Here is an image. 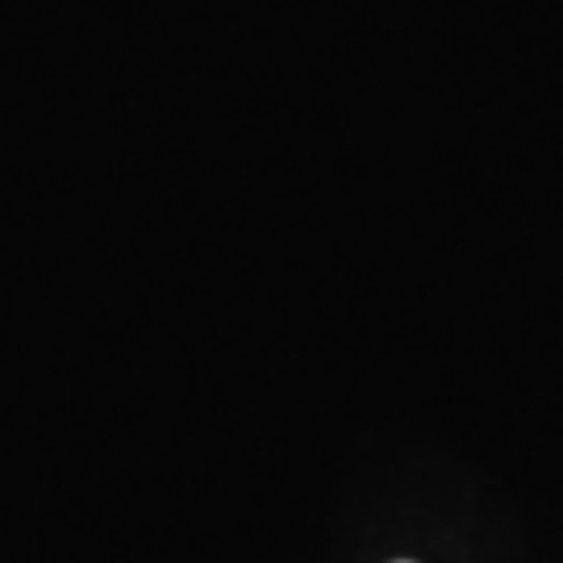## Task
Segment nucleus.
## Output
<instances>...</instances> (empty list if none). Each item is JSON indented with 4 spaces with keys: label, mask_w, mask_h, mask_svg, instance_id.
Wrapping results in <instances>:
<instances>
[]
</instances>
